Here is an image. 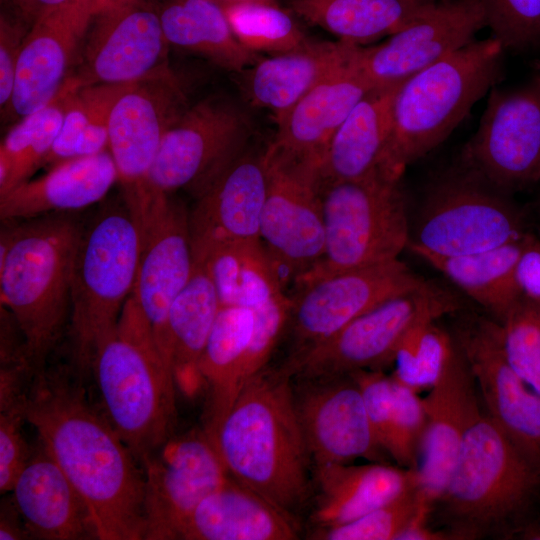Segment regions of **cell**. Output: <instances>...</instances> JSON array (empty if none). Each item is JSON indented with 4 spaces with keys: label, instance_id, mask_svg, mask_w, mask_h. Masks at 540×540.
<instances>
[{
    "label": "cell",
    "instance_id": "obj_1",
    "mask_svg": "<svg viewBox=\"0 0 540 540\" xmlns=\"http://www.w3.org/2000/svg\"><path fill=\"white\" fill-rule=\"evenodd\" d=\"M84 377L73 365L35 371L26 420L87 504L99 540H142L143 468L90 401Z\"/></svg>",
    "mask_w": 540,
    "mask_h": 540
},
{
    "label": "cell",
    "instance_id": "obj_2",
    "mask_svg": "<svg viewBox=\"0 0 540 540\" xmlns=\"http://www.w3.org/2000/svg\"><path fill=\"white\" fill-rule=\"evenodd\" d=\"M212 442L229 475L296 519L312 497V462L293 379L267 367L242 387Z\"/></svg>",
    "mask_w": 540,
    "mask_h": 540
},
{
    "label": "cell",
    "instance_id": "obj_3",
    "mask_svg": "<svg viewBox=\"0 0 540 540\" xmlns=\"http://www.w3.org/2000/svg\"><path fill=\"white\" fill-rule=\"evenodd\" d=\"M2 229L0 299L25 339L34 370L47 365L69 322L78 224L46 215Z\"/></svg>",
    "mask_w": 540,
    "mask_h": 540
},
{
    "label": "cell",
    "instance_id": "obj_4",
    "mask_svg": "<svg viewBox=\"0 0 540 540\" xmlns=\"http://www.w3.org/2000/svg\"><path fill=\"white\" fill-rule=\"evenodd\" d=\"M93 372L101 410L141 464L172 437L176 384L149 322L130 296L96 347Z\"/></svg>",
    "mask_w": 540,
    "mask_h": 540
},
{
    "label": "cell",
    "instance_id": "obj_5",
    "mask_svg": "<svg viewBox=\"0 0 540 540\" xmlns=\"http://www.w3.org/2000/svg\"><path fill=\"white\" fill-rule=\"evenodd\" d=\"M503 51L493 37L474 40L402 82L381 170L403 176L444 142L500 80Z\"/></svg>",
    "mask_w": 540,
    "mask_h": 540
},
{
    "label": "cell",
    "instance_id": "obj_6",
    "mask_svg": "<svg viewBox=\"0 0 540 540\" xmlns=\"http://www.w3.org/2000/svg\"><path fill=\"white\" fill-rule=\"evenodd\" d=\"M540 492V466L486 414L468 428L437 501L457 539L502 531Z\"/></svg>",
    "mask_w": 540,
    "mask_h": 540
},
{
    "label": "cell",
    "instance_id": "obj_7",
    "mask_svg": "<svg viewBox=\"0 0 540 540\" xmlns=\"http://www.w3.org/2000/svg\"><path fill=\"white\" fill-rule=\"evenodd\" d=\"M140 245L138 224L124 200L123 205L104 208L81 230L68 328L72 365L84 376L90 372L96 347L117 324L132 295Z\"/></svg>",
    "mask_w": 540,
    "mask_h": 540
},
{
    "label": "cell",
    "instance_id": "obj_8",
    "mask_svg": "<svg viewBox=\"0 0 540 540\" xmlns=\"http://www.w3.org/2000/svg\"><path fill=\"white\" fill-rule=\"evenodd\" d=\"M325 249L295 287L347 270L399 259L409 246L410 216L402 177L381 169L321 190Z\"/></svg>",
    "mask_w": 540,
    "mask_h": 540
},
{
    "label": "cell",
    "instance_id": "obj_9",
    "mask_svg": "<svg viewBox=\"0 0 540 540\" xmlns=\"http://www.w3.org/2000/svg\"><path fill=\"white\" fill-rule=\"evenodd\" d=\"M510 195L460 163L428 183L413 221L408 248L421 259L474 254L528 233Z\"/></svg>",
    "mask_w": 540,
    "mask_h": 540
},
{
    "label": "cell",
    "instance_id": "obj_10",
    "mask_svg": "<svg viewBox=\"0 0 540 540\" xmlns=\"http://www.w3.org/2000/svg\"><path fill=\"white\" fill-rule=\"evenodd\" d=\"M461 309V299L455 293L427 280L377 305L282 366L296 381L344 376L365 369L383 370L394 362L402 339L415 324Z\"/></svg>",
    "mask_w": 540,
    "mask_h": 540
},
{
    "label": "cell",
    "instance_id": "obj_11",
    "mask_svg": "<svg viewBox=\"0 0 540 540\" xmlns=\"http://www.w3.org/2000/svg\"><path fill=\"white\" fill-rule=\"evenodd\" d=\"M248 115L220 96L207 97L174 121L149 174L152 189L167 194L188 188L200 195L245 149Z\"/></svg>",
    "mask_w": 540,
    "mask_h": 540
},
{
    "label": "cell",
    "instance_id": "obj_12",
    "mask_svg": "<svg viewBox=\"0 0 540 540\" xmlns=\"http://www.w3.org/2000/svg\"><path fill=\"white\" fill-rule=\"evenodd\" d=\"M459 163L509 195L540 182V73L519 87L490 90Z\"/></svg>",
    "mask_w": 540,
    "mask_h": 540
},
{
    "label": "cell",
    "instance_id": "obj_13",
    "mask_svg": "<svg viewBox=\"0 0 540 540\" xmlns=\"http://www.w3.org/2000/svg\"><path fill=\"white\" fill-rule=\"evenodd\" d=\"M156 0H110L93 12L72 73L83 85L175 75Z\"/></svg>",
    "mask_w": 540,
    "mask_h": 540
},
{
    "label": "cell",
    "instance_id": "obj_14",
    "mask_svg": "<svg viewBox=\"0 0 540 540\" xmlns=\"http://www.w3.org/2000/svg\"><path fill=\"white\" fill-rule=\"evenodd\" d=\"M268 189L260 241L282 286L293 284L323 256L325 226L317 167L265 148Z\"/></svg>",
    "mask_w": 540,
    "mask_h": 540
},
{
    "label": "cell",
    "instance_id": "obj_15",
    "mask_svg": "<svg viewBox=\"0 0 540 540\" xmlns=\"http://www.w3.org/2000/svg\"><path fill=\"white\" fill-rule=\"evenodd\" d=\"M128 208L136 219L141 238L131 297L149 322L156 344L171 369L168 314L194 265L189 214L170 194L156 190Z\"/></svg>",
    "mask_w": 540,
    "mask_h": 540
},
{
    "label": "cell",
    "instance_id": "obj_16",
    "mask_svg": "<svg viewBox=\"0 0 540 540\" xmlns=\"http://www.w3.org/2000/svg\"><path fill=\"white\" fill-rule=\"evenodd\" d=\"M427 280L400 259L296 287L287 328L290 362L384 301Z\"/></svg>",
    "mask_w": 540,
    "mask_h": 540
},
{
    "label": "cell",
    "instance_id": "obj_17",
    "mask_svg": "<svg viewBox=\"0 0 540 540\" xmlns=\"http://www.w3.org/2000/svg\"><path fill=\"white\" fill-rule=\"evenodd\" d=\"M452 333L468 362L486 414L540 466V394L512 368L501 323L490 316L460 315Z\"/></svg>",
    "mask_w": 540,
    "mask_h": 540
},
{
    "label": "cell",
    "instance_id": "obj_18",
    "mask_svg": "<svg viewBox=\"0 0 540 540\" xmlns=\"http://www.w3.org/2000/svg\"><path fill=\"white\" fill-rule=\"evenodd\" d=\"M145 540H175L197 505L230 477L202 430L171 437L142 460Z\"/></svg>",
    "mask_w": 540,
    "mask_h": 540
},
{
    "label": "cell",
    "instance_id": "obj_19",
    "mask_svg": "<svg viewBox=\"0 0 540 540\" xmlns=\"http://www.w3.org/2000/svg\"><path fill=\"white\" fill-rule=\"evenodd\" d=\"M485 26L479 0L435 1L381 44L357 45L353 63L372 89L399 85L476 40Z\"/></svg>",
    "mask_w": 540,
    "mask_h": 540
},
{
    "label": "cell",
    "instance_id": "obj_20",
    "mask_svg": "<svg viewBox=\"0 0 540 540\" xmlns=\"http://www.w3.org/2000/svg\"><path fill=\"white\" fill-rule=\"evenodd\" d=\"M179 77L130 84L117 98L109 117V147L126 204L151 190L149 174L163 137L188 107Z\"/></svg>",
    "mask_w": 540,
    "mask_h": 540
},
{
    "label": "cell",
    "instance_id": "obj_21",
    "mask_svg": "<svg viewBox=\"0 0 540 540\" xmlns=\"http://www.w3.org/2000/svg\"><path fill=\"white\" fill-rule=\"evenodd\" d=\"M296 382V410L313 465L358 458L382 462L388 456L374 436L351 374Z\"/></svg>",
    "mask_w": 540,
    "mask_h": 540
},
{
    "label": "cell",
    "instance_id": "obj_22",
    "mask_svg": "<svg viewBox=\"0 0 540 540\" xmlns=\"http://www.w3.org/2000/svg\"><path fill=\"white\" fill-rule=\"evenodd\" d=\"M93 11V1L83 0L51 11L31 25L2 117L15 123L56 98L76 67Z\"/></svg>",
    "mask_w": 540,
    "mask_h": 540
},
{
    "label": "cell",
    "instance_id": "obj_23",
    "mask_svg": "<svg viewBox=\"0 0 540 540\" xmlns=\"http://www.w3.org/2000/svg\"><path fill=\"white\" fill-rule=\"evenodd\" d=\"M422 401L426 425L417 469L419 498L433 508L446 487L463 438L481 412L478 389L458 342Z\"/></svg>",
    "mask_w": 540,
    "mask_h": 540
},
{
    "label": "cell",
    "instance_id": "obj_24",
    "mask_svg": "<svg viewBox=\"0 0 540 540\" xmlns=\"http://www.w3.org/2000/svg\"><path fill=\"white\" fill-rule=\"evenodd\" d=\"M267 189L265 149L246 148L197 196L189 214L192 250L218 243L260 240Z\"/></svg>",
    "mask_w": 540,
    "mask_h": 540
},
{
    "label": "cell",
    "instance_id": "obj_25",
    "mask_svg": "<svg viewBox=\"0 0 540 540\" xmlns=\"http://www.w3.org/2000/svg\"><path fill=\"white\" fill-rule=\"evenodd\" d=\"M371 90L354 65L352 56L347 65L308 92L276 122V135L266 149L282 158L312 164L318 169L336 130Z\"/></svg>",
    "mask_w": 540,
    "mask_h": 540
},
{
    "label": "cell",
    "instance_id": "obj_26",
    "mask_svg": "<svg viewBox=\"0 0 540 540\" xmlns=\"http://www.w3.org/2000/svg\"><path fill=\"white\" fill-rule=\"evenodd\" d=\"M11 492L31 538L99 539L87 504L40 441Z\"/></svg>",
    "mask_w": 540,
    "mask_h": 540
},
{
    "label": "cell",
    "instance_id": "obj_27",
    "mask_svg": "<svg viewBox=\"0 0 540 540\" xmlns=\"http://www.w3.org/2000/svg\"><path fill=\"white\" fill-rule=\"evenodd\" d=\"M313 528L342 525L419 486L418 470L374 462L313 465Z\"/></svg>",
    "mask_w": 540,
    "mask_h": 540
},
{
    "label": "cell",
    "instance_id": "obj_28",
    "mask_svg": "<svg viewBox=\"0 0 540 540\" xmlns=\"http://www.w3.org/2000/svg\"><path fill=\"white\" fill-rule=\"evenodd\" d=\"M116 182L109 150L65 160L0 196V218L11 223L83 209L102 200Z\"/></svg>",
    "mask_w": 540,
    "mask_h": 540
},
{
    "label": "cell",
    "instance_id": "obj_29",
    "mask_svg": "<svg viewBox=\"0 0 540 540\" xmlns=\"http://www.w3.org/2000/svg\"><path fill=\"white\" fill-rule=\"evenodd\" d=\"M357 45L309 39L285 53L259 59L249 69L245 91L250 103L270 111L275 122L300 99L347 65Z\"/></svg>",
    "mask_w": 540,
    "mask_h": 540
},
{
    "label": "cell",
    "instance_id": "obj_30",
    "mask_svg": "<svg viewBox=\"0 0 540 540\" xmlns=\"http://www.w3.org/2000/svg\"><path fill=\"white\" fill-rule=\"evenodd\" d=\"M297 520L231 476L207 495L182 527L180 540H296Z\"/></svg>",
    "mask_w": 540,
    "mask_h": 540
},
{
    "label": "cell",
    "instance_id": "obj_31",
    "mask_svg": "<svg viewBox=\"0 0 540 540\" xmlns=\"http://www.w3.org/2000/svg\"><path fill=\"white\" fill-rule=\"evenodd\" d=\"M399 85L368 92L336 130L318 165L321 190L381 169L391 132L393 99Z\"/></svg>",
    "mask_w": 540,
    "mask_h": 540
},
{
    "label": "cell",
    "instance_id": "obj_32",
    "mask_svg": "<svg viewBox=\"0 0 540 540\" xmlns=\"http://www.w3.org/2000/svg\"><path fill=\"white\" fill-rule=\"evenodd\" d=\"M255 322L254 311L221 306L199 362L207 391L203 430L213 436L242 389V370Z\"/></svg>",
    "mask_w": 540,
    "mask_h": 540
},
{
    "label": "cell",
    "instance_id": "obj_33",
    "mask_svg": "<svg viewBox=\"0 0 540 540\" xmlns=\"http://www.w3.org/2000/svg\"><path fill=\"white\" fill-rule=\"evenodd\" d=\"M220 308L208 272L194 259L191 276L168 314L170 366L176 387L187 396L202 386L199 362Z\"/></svg>",
    "mask_w": 540,
    "mask_h": 540
},
{
    "label": "cell",
    "instance_id": "obj_34",
    "mask_svg": "<svg viewBox=\"0 0 540 540\" xmlns=\"http://www.w3.org/2000/svg\"><path fill=\"white\" fill-rule=\"evenodd\" d=\"M156 4L170 47L234 72L244 71L259 60L258 54L239 42L223 8L212 0H156Z\"/></svg>",
    "mask_w": 540,
    "mask_h": 540
},
{
    "label": "cell",
    "instance_id": "obj_35",
    "mask_svg": "<svg viewBox=\"0 0 540 540\" xmlns=\"http://www.w3.org/2000/svg\"><path fill=\"white\" fill-rule=\"evenodd\" d=\"M288 10L358 46L396 33L436 0H285Z\"/></svg>",
    "mask_w": 540,
    "mask_h": 540
},
{
    "label": "cell",
    "instance_id": "obj_36",
    "mask_svg": "<svg viewBox=\"0 0 540 540\" xmlns=\"http://www.w3.org/2000/svg\"><path fill=\"white\" fill-rule=\"evenodd\" d=\"M530 233L486 251L424 261L501 323L522 299L516 270Z\"/></svg>",
    "mask_w": 540,
    "mask_h": 540
},
{
    "label": "cell",
    "instance_id": "obj_37",
    "mask_svg": "<svg viewBox=\"0 0 540 540\" xmlns=\"http://www.w3.org/2000/svg\"><path fill=\"white\" fill-rule=\"evenodd\" d=\"M208 272L221 306L251 309L285 293L260 240L226 242L193 251Z\"/></svg>",
    "mask_w": 540,
    "mask_h": 540
},
{
    "label": "cell",
    "instance_id": "obj_38",
    "mask_svg": "<svg viewBox=\"0 0 540 540\" xmlns=\"http://www.w3.org/2000/svg\"><path fill=\"white\" fill-rule=\"evenodd\" d=\"M81 82L71 75L56 98L15 122L0 144V196L43 166L61 128L65 108Z\"/></svg>",
    "mask_w": 540,
    "mask_h": 540
},
{
    "label": "cell",
    "instance_id": "obj_39",
    "mask_svg": "<svg viewBox=\"0 0 540 540\" xmlns=\"http://www.w3.org/2000/svg\"><path fill=\"white\" fill-rule=\"evenodd\" d=\"M438 320L427 318L415 324L395 354L391 376L418 393L436 383L457 347L453 333L441 327Z\"/></svg>",
    "mask_w": 540,
    "mask_h": 540
},
{
    "label": "cell",
    "instance_id": "obj_40",
    "mask_svg": "<svg viewBox=\"0 0 540 540\" xmlns=\"http://www.w3.org/2000/svg\"><path fill=\"white\" fill-rule=\"evenodd\" d=\"M223 10L239 42L256 54L285 53L309 40L291 12L279 4H242Z\"/></svg>",
    "mask_w": 540,
    "mask_h": 540
},
{
    "label": "cell",
    "instance_id": "obj_41",
    "mask_svg": "<svg viewBox=\"0 0 540 540\" xmlns=\"http://www.w3.org/2000/svg\"><path fill=\"white\" fill-rule=\"evenodd\" d=\"M419 506V486L351 522L314 528L313 540H397Z\"/></svg>",
    "mask_w": 540,
    "mask_h": 540
},
{
    "label": "cell",
    "instance_id": "obj_42",
    "mask_svg": "<svg viewBox=\"0 0 540 540\" xmlns=\"http://www.w3.org/2000/svg\"><path fill=\"white\" fill-rule=\"evenodd\" d=\"M501 326L510 365L540 394V304L522 298Z\"/></svg>",
    "mask_w": 540,
    "mask_h": 540
},
{
    "label": "cell",
    "instance_id": "obj_43",
    "mask_svg": "<svg viewBox=\"0 0 540 540\" xmlns=\"http://www.w3.org/2000/svg\"><path fill=\"white\" fill-rule=\"evenodd\" d=\"M129 85L78 84L69 97L60 131L43 166L50 168L74 158V149L80 134L96 115L104 107L113 104Z\"/></svg>",
    "mask_w": 540,
    "mask_h": 540
},
{
    "label": "cell",
    "instance_id": "obj_44",
    "mask_svg": "<svg viewBox=\"0 0 540 540\" xmlns=\"http://www.w3.org/2000/svg\"><path fill=\"white\" fill-rule=\"evenodd\" d=\"M486 26L504 50L540 48V0H479Z\"/></svg>",
    "mask_w": 540,
    "mask_h": 540
},
{
    "label": "cell",
    "instance_id": "obj_45",
    "mask_svg": "<svg viewBox=\"0 0 540 540\" xmlns=\"http://www.w3.org/2000/svg\"><path fill=\"white\" fill-rule=\"evenodd\" d=\"M393 381L395 403L387 454L399 466L417 470L426 425L423 401L418 392Z\"/></svg>",
    "mask_w": 540,
    "mask_h": 540
},
{
    "label": "cell",
    "instance_id": "obj_46",
    "mask_svg": "<svg viewBox=\"0 0 540 540\" xmlns=\"http://www.w3.org/2000/svg\"><path fill=\"white\" fill-rule=\"evenodd\" d=\"M291 307V297L280 293L253 309L255 322L242 370V387L268 367L272 354L287 332Z\"/></svg>",
    "mask_w": 540,
    "mask_h": 540
},
{
    "label": "cell",
    "instance_id": "obj_47",
    "mask_svg": "<svg viewBox=\"0 0 540 540\" xmlns=\"http://www.w3.org/2000/svg\"><path fill=\"white\" fill-rule=\"evenodd\" d=\"M351 375L359 385L374 436L387 454L395 403L393 378L383 370L370 369L358 370Z\"/></svg>",
    "mask_w": 540,
    "mask_h": 540
},
{
    "label": "cell",
    "instance_id": "obj_48",
    "mask_svg": "<svg viewBox=\"0 0 540 540\" xmlns=\"http://www.w3.org/2000/svg\"><path fill=\"white\" fill-rule=\"evenodd\" d=\"M26 406L0 409V491L11 492L14 482L28 462L32 450L23 433Z\"/></svg>",
    "mask_w": 540,
    "mask_h": 540
},
{
    "label": "cell",
    "instance_id": "obj_49",
    "mask_svg": "<svg viewBox=\"0 0 540 540\" xmlns=\"http://www.w3.org/2000/svg\"><path fill=\"white\" fill-rule=\"evenodd\" d=\"M29 25L7 10L0 13V107H8L16 75L17 63Z\"/></svg>",
    "mask_w": 540,
    "mask_h": 540
},
{
    "label": "cell",
    "instance_id": "obj_50",
    "mask_svg": "<svg viewBox=\"0 0 540 540\" xmlns=\"http://www.w3.org/2000/svg\"><path fill=\"white\" fill-rule=\"evenodd\" d=\"M516 275L522 298L540 304V231L530 233L518 260Z\"/></svg>",
    "mask_w": 540,
    "mask_h": 540
},
{
    "label": "cell",
    "instance_id": "obj_51",
    "mask_svg": "<svg viewBox=\"0 0 540 540\" xmlns=\"http://www.w3.org/2000/svg\"><path fill=\"white\" fill-rule=\"evenodd\" d=\"M114 103L104 107L80 134L75 145L74 158L94 156L108 151L109 117Z\"/></svg>",
    "mask_w": 540,
    "mask_h": 540
},
{
    "label": "cell",
    "instance_id": "obj_52",
    "mask_svg": "<svg viewBox=\"0 0 540 540\" xmlns=\"http://www.w3.org/2000/svg\"><path fill=\"white\" fill-rule=\"evenodd\" d=\"M79 1L83 0H1L5 10L22 19L29 27L47 13Z\"/></svg>",
    "mask_w": 540,
    "mask_h": 540
},
{
    "label": "cell",
    "instance_id": "obj_53",
    "mask_svg": "<svg viewBox=\"0 0 540 540\" xmlns=\"http://www.w3.org/2000/svg\"><path fill=\"white\" fill-rule=\"evenodd\" d=\"M0 520L1 540L31 538L13 497L2 500Z\"/></svg>",
    "mask_w": 540,
    "mask_h": 540
},
{
    "label": "cell",
    "instance_id": "obj_54",
    "mask_svg": "<svg viewBox=\"0 0 540 540\" xmlns=\"http://www.w3.org/2000/svg\"><path fill=\"white\" fill-rule=\"evenodd\" d=\"M222 8L242 5V4H252V3H270L278 4L277 0H212Z\"/></svg>",
    "mask_w": 540,
    "mask_h": 540
},
{
    "label": "cell",
    "instance_id": "obj_55",
    "mask_svg": "<svg viewBox=\"0 0 540 540\" xmlns=\"http://www.w3.org/2000/svg\"><path fill=\"white\" fill-rule=\"evenodd\" d=\"M109 1L110 0H93V9H94L93 12L105 6Z\"/></svg>",
    "mask_w": 540,
    "mask_h": 540
},
{
    "label": "cell",
    "instance_id": "obj_56",
    "mask_svg": "<svg viewBox=\"0 0 540 540\" xmlns=\"http://www.w3.org/2000/svg\"><path fill=\"white\" fill-rule=\"evenodd\" d=\"M436 1H445V0H436Z\"/></svg>",
    "mask_w": 540,
    "mask_h": 540
}]
</instances>
